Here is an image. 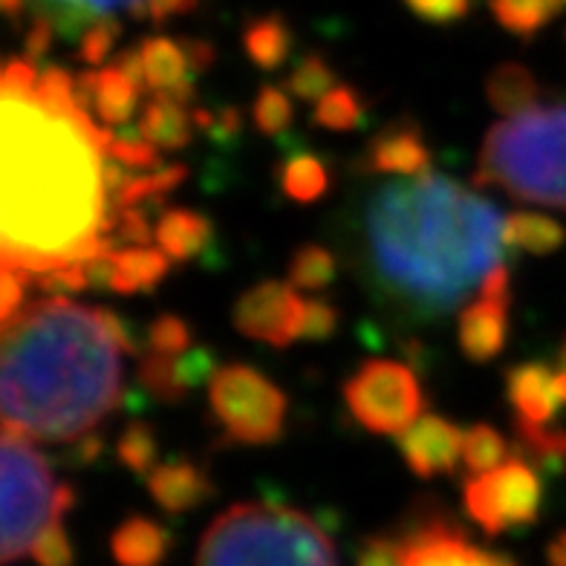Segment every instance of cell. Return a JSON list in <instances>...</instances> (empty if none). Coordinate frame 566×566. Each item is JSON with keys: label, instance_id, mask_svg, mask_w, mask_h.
Wrapping results in <instances>:
<instances>
[{"label": "cell", "instance_id": "db71d44e", "mask_svg": "<svg viewBox=\"0 0 566 566\" xmlns=\"http://www.w3.org/2000/svg\"><path fill=\"white\" fill-rule=\"evenodd\" d=\"M0 7H3L9 21L18 23L23 18V12H27V0H0Z\"/></svg>", "mask_w": 566, "mask_h": 566}, {"label": "cell", "instance_id": "7bdbcfd3", "mask_svg": "<svg viewBox=\"0 0 566 566\" xmlns=\"http://www.w3.org/2000/svg\"><path fill=\"white\" fill-rule=\"evenodd\" d=\"M113 234L116 240H125L130 247H145L148 240H154V229L145 214V209H122L113 217Z\"/></svg>", "mask_w": 566, "mask_h": 566}, {"label": "cell", "instance_id": "4316f807", "mask_svg": "<svg viewBox=\"0 0 566 566\" xmlns=\"http://www.w3.org/2000/svg\"><path fill=\"white\" fill-rule=\"evenodd\" d=\"M361 122H365V98L350 84L333 87L313 107V125L324 127V130H333V134L356 130Z\"/></svg>", "mask_w": 566, "mask_h": 566}, {"label": "cell", "instance_id": "e0dca14e", "mask_svg": "<svg viewBox=\"0 0 566 566\" xmlns=\"http://www.w3.org/2000/svg\"><path fill=\"white\" fill-rule=\"evenodd\" d=\"M148 492L163 512L186 514L214 494V483L195 462H163L148 474Z\"/></svg>", "mask_w": 566, "mask_h": 566}, {"label": "cell", "instance_id": "f546056e", "mask_svg": "<svg viewBox=\"0 0 566 566\" xmlns=\"http://www.w3.org/2000/svg\"><path fill=\"white\" fill-rule=\"evenodd\" d=\"M177 358L179 356H165V353H154V350H148L145 356H142V365H139L142 388L148 390V394L163 405H179L188 394H191L186 381H182V376H179Z\"/></svg>", "mask_w": 566, "mask_h": 566}, {"label": "cell", "instance_id": "4fadbf2b", "mask_svg": "<svg viewBox=\"0 0 566 566\" xmlns=\"http://www.w3.org/2000/svg\"><path fill=\"white\" fill-rule=\"evenodd\" d=\"M365 163L373 174L422 177L431 171V148L417 122H390L370 139Z\"/></svg>", "mask_w": 566, "mask_h": 566}, {"label": "cell", "instance_id": "ac0fdd59", "mask_svg": "<svg viewBox=\"0 0 566 566\" xmlns=\"http://www.w3.org/2000/svg\"><path fill=\"white\" fill-rule=\"evenodd\" d=\"M111 552L119 566H163L171 552V532L145 514H134L111 535Z\"/></svg>", "mask_w": 566, "mask_h": 566}, {"label": "cell", "instance_id": "f907efd6", "mask_svg": "<svg viewBox=\"0 0 566 566\" xmlns=\"http://www.w3.org/2000/svg\"><path fill=\"white\" fill-rule=\"evenodd\" d=\"M46 7H75L84 9L90 15H113L119 7V0H35V9H46Z\"/></svg>", "mask_w": 566, "mask_h": 566}, {"label": "cell", "instance_id": "603a6c76", "mask_svg": "<svg viewBox=\"0 0 566 566\" xmlns=\"http://www.w3.org/2000/svg\"><path fill=\"white\" fill-rule=\"evenodd\" d=\"M295 46V35L286 18L272 12V15H261L249 21L243 30V50H247L249 61L254 67H261L263 73H275L281 70L292 55Z\"/></svg>", "mask_w": 566, "mask_h": 566}, {"label": "cell", "instance_id": "5bb4252c", "mask_svg": "<svg viewBox=\"0 0 566 566\" xmlns=\"http://www.w3.org/2000/svg\"><path fill=\"white\" fill-rule=\"evenodd\" d=\"M506 396L514 422L549 424L564 405L558 396V370L544 361H523L506 373Z\"/></svg>", "mask_w": 566, "mask_h": 566}, {"label": "cell", "instance_id": "f6af8a7d", "mask_svg": "<svg viewBox=\"0 0 566 566\" xmlns=\"http://www.w3.org/2000/svg\"><path fill=\"white\" fill-rule=\"evenodd\" d=\"M358 566H402L399 537H367L361 555H358Z\"/></svg>", "mask_w": 566, "mask_h": 566}, {"label": "cell", "instance_id": "7a4b0ae2", "mask_svg": "<svg viewBox=\"0 0 566 566\" xmlns=\"http://www.w3.org/2000/svg\"><path fill=\"white\" fill-rule=\"evenodd\" d=\"M494 202L442 174L399 177L358 214V266L381 304L408 321L454 313L503 254Z\"/></svg>", "mask_w": 566, "mask_h": 566}, {"label": "cell", "instance_id": "60d3db41", "mask_svg": "<svg viewBox=\"0 0 566 566\" xmlns=\"http://www.w3.org/2000/svg\"><path fill=\"white\" fill-rule=\"evenodd\" d=\"M338 324H342V313H338L336 304L321 298L306 301L301 338H306V342H329L338 333Z\"/></svg>", "mask_w": 566, "mask_h": 566}, {"label": "cell", "instance_id": "83f0119b", "mask_svg": "<svg viewBox=\"0 0 566 566\" xmlns=\"http://www.w3.org/2000/svg\"><path fill=\"white\" fill-rule=\"evenodd\" d=\"M509 460H512V446H509L506 437L494 424L478 422L465 431V440H462V462H465L471 478L497 469V465H503Z\"/></svg>", "mask_w": 566, "mask_h": 566}, {"label": "cell", "instance_id": "f35d334b", "mask_svg": "<svg viewBox=\"0 0 566 566\" xmlns=\"http://www.w3.org/2000/svg\"><path fill=\"white\" fill-rule=\"evenodd\" d=\"M32 283L38 290L46 292L50 298H67L73 292H82L90 286L87 266L84 263H67V266L50 269V272H41V275H32Z\"/></svg>", "mask_w": 566, "mask_h": 566}, {"label": "cell", "instance_id": "277c9868", "mask_svg": "<svg viewBox=\"0 0 566 566\" xmlns=\"http://www.w3.org/2000/svg\"><path fill=\"white\" fill-rule=\"evenodd\" d=\"M474 186L566 209V105H537L497 122L480 148Z\"/></svg>", "mask_w": 566, "mask_h": 566}, {"label": "cell", "instance_id": "7c38bea8", "mask_svg": "<svg viewBox=\"0 0 566 566\" xmlns=\"http://www.w3.org/2000/svg\"><path fill=\"white\" fill-rule=\"evenodd\" d=\"M462 440L465 433L454 422L424 413L408 431L399 433V451L417 478L431 480L457 469V462L462 460Z\"/></svg>", "mask_w": 566, "mask_h": 566}, {"label": "cell", "instance_id": "681fc988", "mask_svg": "<svg viewBox=\"0 0 566 566\" xmlns=\"http://www.w3.org/2000/svg\"><path fill=\"white\" fill-rule=\"evenodd\" d=\"M111 67H116L122 75H127V78H130L136 87L145 90V64H142L139 46H130V50H122V53H116V59H113Z\"/></svg>", "mask_w": 566, "mask_h": 566}, {"label": "cell", "instance_id": "b9f144b4", "mask_svg": "<svg viewBox=\"0 0 566 566\" xmlns=\"http://www.w3.org/2000/svg\"><path fill=\"white\" fill-rule=\"evenodd\" d=\"M32 283L30 272H21V269L3 266V275H0V318L9 321L12 315H18L27 306V286Z\"/></svg>", "mask_w": 566, "mask_h": 566}, {"label": "cell", "instance_id": "f5cc1de1", "mask_svg": "<svg viewBox=\"0 0 566 566\" xmlns=\"http://www.w3.org/2000/svg\"><path fill=\"white\" fill-rule=\"evenodd\" d=\"M546 558H549L552 566H566V532H560L555 541L546 549Z\"/></svg>", "mask_w": 566, "mask_h": 566}, {"label": "cell", "instance_id": "f1b7e54d", "mask_svg": "<svg viewBox=\"0 0 566 566\" xmlns=\"http://www.w3.org/2000/svg\"><path fill=\"white\" fill-rule=\"evenodd\" d=\"M281 186L295 202H315L329 191V168L315 154H295L283 163Z\"/></svg>", "mask_w": 566, "mask_h": 566}, {"label": "cell", "instance_id": "9f6ffc18", "mask_svg": "<svg viewBox=\"0 0 566 566\" xmlns=\"http://www.w3.org/2000/svg\"><path fill=\"white\" fill-rule=\"evenodd\" d=\"M558 3H560V7H566V0H558Z\"/></svg>", "mask_w": 566, "mask_h": 566}, {"label": "cell", "instance_id": "836d02e7", "mask_svg": "<svg viewBox=\"0 0 566 566\" xmlns=\"http://www.w3.org/2000/svg\"><path fill=\"white\" fill-rule=\"evenodd\" d=\"M333 87H338L336 70L329 67V61L318 53L304 55L286 75V90L301 102H321Z\"/></svg>", "mask_w": 566, "mask_h": 566}, {"label": "cell", "instance_id": "9c48e42d", "mask_svg": "<svg viewBox=\"0 0 566 566\" xmlns=\"http://www.w3.org/2000/svg\"><path fill=\"white\" fill-rule=\"evenodd\" d=\"M544 500L541 474L526 457H512L497 469L465 480L462 503L485 535H503L537 521Z\"/></svg>", "mask_w": 566, "mask_h": 566}, {"label": "cell", "instance_id": "cb8c5ba5", "mask_svg": "<svg viewBox=\"0 0 566 566\" xmlns=\"http://www.w3.org/2000/svg\"><path fill=\"white\" fill-rule=\"evenodd\" d=\"M142 87H136L127 75L116 67L96 70V96H93V111L96 119L105 127H122L134 119L139 107Z\"/></svg>", "mask_w": 566, "mask_h": 566}, {"label": "cell", "instance_id": "bcb514c9", "mask_svg": "<svg viewBox=\"0 0 566 566\" xmlns=\"http://www.w3.org/2000/svg\"><path fill=\"white\" fill-rule=\"evenodd\" d=\"M55 35H59V32H55L53 21L46 15H41V12H32L30 30H27V38H23V53H27V59H44V55L50 53V46H53Z\"/></svg>", "mask_w": 566, "mask_h": 566}, {"label": "cell", "instance_id": "74e56055", "mask_svg": "<svg viewBox=\"0 0 566 566\" xmlns=\"http://www.w3.org/2000/svg\"><path fill=\"white\" fill-rule=\"evenodd\" d=\"M107 157H111L113 163L125 165V168H130V171L136 174H148L163 168V163H159V150L154 148L150 142L142 139V136L139 139H119V136L111 134V142H107Z\"/></svg>", "mask_w": 566, "mask_h": 566}, {"label": "cell", "instance_id": "e575fe53", "mask_svg": "<svg viewBox=\"0 0 566 566\" xmlns=\"http://www.w3.org/2000/svg\"><path fill=\"white\" fill-rule=\"evenodd\" d=\"M292 116H295V111H292L286 90L275 87V84H266V87L258 90L252 105V122L263 136L283 134L290 127Z\"/></svg>", "mask_w": 566, "mask_h": 566}, {"label": "cell", "instance_id": "d6a6232c", "mask_svg": "<svg viewBox=\"0 0 566 566\" xmlns=\"http://www.w3.org/2000/svg\"><path fill=\"white\" fill-rule=\"evenodd\" d=\"M116 457L125 465L127 471L134 474H148V471L157 469V457H159V440L157 431L150 428L148 422H130L122 431L119 442H116Z\"/></svg>", "mask_w": 566, "mask_h": 566}, {"label": "cell", "instance_id": "4dcf8cb0", "mask_svg": "<svg viewBox=\"0 0 566 566\" xmlns=\"http://www.w3.org/2000/svg\"><path fill=\"white\" fill-rule=\"evenodd\" d=\"M338 261L336 254L329 252L321 243H304L301 249L292 252L290 261V283L295 290H327L329 283L336 281Z\"/></svg>", "mask_w": 566, "mask_h": 566}, {"label": "cell", "instance_id": "9a60e30c", "mask_svg": "<svg viewBox=\"0 0 566 566\" xmlns=\"http://www.w3.org/2000/svg\"><path fill=\"white\" fill-rule=\"evenodd\" d=\"M509 306H512V301L492 298V295L478 292V298L462 310L457 342L471 361L483 365V361H492L503 353L509 338Z\"/></svg>", "mask_w": 566, "mask_h": 566}, {"label": "cell", "instance_id": "3957f363", "mask_svg": "<svg viewBox=\"0 0 566 566\" xmlns=\"http://www.w3.org/2000/svg\"><path fill=\"white\" fill-rule=\"evenodd\" d=\"M136 353L111 310L41 298L3 321V431L35 442H78L122 399V356Z\"/></svg>", "mask_w": 566, "mask_h": 566}, {"label": "cell", "instance_id": "816d5d0a", "mask_svg": "<svg viewBox=\"0 0 566 566\" xmlns=\"http://www.w3.org/2000/svg\"><path fill=\"white\" fill-rule=\"evenodd\" d=\"M243 127V116H240L238 107H220L214 113V122H211V136H217L220 142H231V136L240 134Z\"/></svg>", "mask_w": 566, "mask_h": 566}, {"label": "cell", "instance_id": "ee69618b", "mask_svg": "<svg viewBox=\"0 0 566 566\" xmlns=\"http://www.w3.org/2000/svg\"><path fill=\"white\" fill-rule=\"evenodd\" d=\"M413 15L431 23H454L469 12V0H405Z\"/></svg>", "mask_w": 566, "mask_h": 566}, {"label": "cell", "instance_id": "2e32d148", "mask_svg": "<svg viewBox=\"0 0 566 566\" xmlns=\"http://www.w3.org/2000/svg\"><path fill=\"white\" fill-rule=\"evenodd\" d=\"M145 64V87L154 96L174 98L179 105H191L197 96L195 73L188 67L186 50L168 35H150L139 44Z\"/></svg>", "mask_w": 566, "mask_h": 566}, {"label": "cell", "instance_id": "5b68a950", "mask_svg": "<svg viewBox=\"0 0 566 566\" xmlns=\"http://www.w3.org/2000/svg\"><path fill=\"white\" fill-rule=\"evenodd\" d=\"M195 566H338L336 546L301 509L238 503L217 514Z\"/></svg>", "mask_w": 566, "mask_h": 566}, {"label": "cell", "instance_id": "d4e9b609", "mask_svg": "<svg viewBox=\"0 0 566 566\" xmlns=\"http://www.w3.org/2000/svg\"><path fill=\"white\" fill-rule=\"evenodd\" d=\"M503 240H506V247L523 249L530 254H552L555 249L564 247L566 229L552 217L514 211L503 223Z\"/></svg>", "mask_w": 566, "mask_h": 566}, {"label": "cell", "instance_id": "44dd1931", "mask_svg": "<svg viewBox=\"0 0 566 566\" xmlns=\"http://www.w3.org/2000/svg\"><path fill=\"white\" fill-rule=\"evenodd\" d=\"M485 98L500 116H521L541 105V84L530 67L517 61H503L485 75Z\"/></svg>", "mask_w": 566, "mask_h": 566}, {"label": "cell", "instance_id": "11a10c76", "mask_svg": "<svg viewBox=\"0 0 566 566\" xmlns=\"http://www.w3.org/2000/svg\"><path fill=\"white\" fill-rule=\"evenodd\" d=\"M558 367L560 370H566V338L560 342V347H558Z\"/></svg>", "mask_w": 566, "mask_h": 566}, {"label": "cell", "instance_id": "8992f818", "mask_svg": "<svg viewBox=\"0 0 566 566\" xmlns=\"http://www.w3.org/2000/svg\"><path fill=\"white\" fill-rule=\"evenodd\" d=\"M3 469V546L0 560L12 566L55 521H64L75 503L73 485L59 483L44 454L21 433L3 431L0 440Z\"/></svg>", "mask_w": 566, "mask_h": 566}, {"label": "cell", "instance_id": "7dc6e473", "mask_svg": "<svg viewBox=\"0 0 566 566\" xmlns=\"http://www.w3.org/2000/svg\"><path fill=\"white\" fill-rule=\"evenodd\" d=\"M179 44H182V50H186L188 67H191V73H195V78L206 73V70L217 61V50L206 41V38H179Z\"/></svg>", "mask_w": 566, "mask_h": 566}, {"label": "cell", "instance_id": "ffe728a7", "mask_svg": "<svg viewBox=\"0 0 566 566\" xmlns=\"http://www.w3.org/2000/svg\"><path fill=\"white\" fill-rule=\"evenodd\" d=\"M211 220L195 209H168L157 220L154 240L174 263L195 261L211 243Z\"/></svg>", "mask_w": 566, "mask_h": 566}, {"label": "cell", "instance_id": "30bf717a", "mask_svg": "<svg viewBox=\"0 0 566 566\" xmlns=\"http://www.w3.org/2000/svg\"><path fill=\"white\" fill-rule=\"evenodd\" d=\"M306 301L292 283L263 281L247 290L234 304L231 324L240 336L263 342L269 347H290L301 338Z\"/></svg>", "mask_w": 566, "mask_h": 566}, {"label": "cell", "instance_id": "c3c4849f", "mask_svg": "<svg viewBox=\"0 0 566 566\" xmlns=\"http://www.w3.org/2000/svg\"><path fill=\"white\" fill-rule=\"evenodd\" d=\"M200 7V0H148V18L154 23H165L171 18L188 15Z\"/></svg>", "mask_w": 566, "mask_h": 566}, {"label": "cell", "instance_id": "484cf974", "mask_svg": "<svg viewBox=\"0 0 566 566\" xmlns=\"http://www.w3.org/2000/svg\"><path fill=\"white\" fill-rule=\"evenodd\" d=\"M521 457H530L535 469L560 474L566 471V428H549V424L514 422Z\"/></svg>", "mask_w": 566, "mask_h": 566}, {"label": "cell", "instance_id": "1f68e13d", "mask_svg": "<svg viewBox=\"0 0 566 566\" xmlns=\"http://www.w3.org/2000/svg\"><path fill=\"white\" fill-rule=\"evenodd\" d=\"M492 9L503 30H509L512 35L532 38L558 15L560 3L558 0H494Z\"/></svg>", "mask_w": 566, "mask_h": 566}, {"label": "cell", "instance_id": "7402d4cb", "mask_svg": "<svg viewBox=\"0 0 566 566\" xmlns=\"http://www.w3.org/2000/svg\"><path fill=\"white\" fill-rule=\"evenodd\" d=\"M195 113L174 98L154 96L142 107L139 136L157 150H182L195 139Z\"/></svg>", "mask_w": 566, "mask_h": 566}, {"label": "cell", "instance_id": "6da1fadb", "mask_svg": "<svg viewBox=\"0 0 566 566\" xmlns=\"http://www.w3.org/2000/svg\"><path fill=\"white\" fill-rule=\"evenodd\" d=\"M3 98V266L41 275L113 252L107 197V142L75 102V75L38 73L30 59H9Z\"/></svg>", "mask_w": 566, "mask_h": 566}, {"label": "cell", "instance_id": "ba28073f", "mask_svg": "<svg viewBox=\"0 0 566 566\" xmlns=\"http://www.w3.org/2000/svg\"><path fill=\"white\" fill-rule=\"evenodd\" d=\"M344 402L361 428L399 437L424 417V394L417 373L394 358H370L344 381Z\"/></svg>", "mask_w": 566, "mask_h": 566}, {"label": "cell", "instance_id": "8fae6325", "mask_svg": "<svg viewBox=\"0 0 566 566\" xmlns=\"http://www.w3.org/2000/svg\"><path fill=\"white\" fill-rule=\"evenodd\" d=\"M402 566H514L480 549L446 517H422L399 537Z\"/></svg>", "mask_w": 566, "mask_h": 566}, {"label": "cell", "instance_id": "d6986e66", "mask_svg": "<svg viewBox=\"0 0 566 566\" xmlns=\"http://www.w3.org/2000/svg\"><path fill=\"white\" fill-rule=\"evenodd\" d=\"M171 258L163 249L127 247L111 254V286L107 290L119 295H136V292H154L165 281Z\"/></svg>", "mask_w": 566, "mask_h": 566}, {"label": "cell", "instance_id": "ab89813d", "mask_svg": "<svg viewBox=\"0 0 566 566\" xmlns=\"http://www.w3.org/2000/svg\"><path fill=\"white\" fill-rule=\"evenodd\" d=\"M30 558L38 566H73V544L64 530V521H55L44 535L38 537Z\"/></svg>", "mask_w": 566, "mask_h": 566}, {"label": "cell", "instance_id": "d590c367", "mask_svg": "<svg viewBox=\"0 0 566 566\" xmlns=\"http://www.w3.org/2000/svg\"><path fill=\"white\" fill-rule=\"evenodd\" d=\"M122 35L119 21L113 15H98L96 21L90 23L84 30L82 41H78V55H82L84 64L90 67H98L111 59V53H116V41Z\"/></svg>", "mask_w": 566, "mask_h": 566}, {"label": "cell", "instance_id": "8d00e7d4", "mask_svg": "<svg viewBox=\"0 0 566 566\" xmlns=\"http://www.w3.org/2000/svg\"><path fill=\"white\" fill-rule=\"evenodd\" d=\"M191 344H195V336H191V327H188L186 318L165 313V315H159V318L150 321L148 347L154 353H165V356H182V353L191 350Z\"/></svg>", "mask_w": 566, "mask_h": 566}, {"label": "cell", "instance_id": "52a82bcc", "mask_svg": "<svg viewBox=\"0 0 566 566\" xmlns=\"http://www.w3.org/2000/svg\"><path fill=\"white\" fill-rule=\"evenodd\" d=\"M209 405L226 440L234 446H272L283 437L286 396L249 365H226L209 381Z\"/></svg>", "mask_w": 566, "mask_h": 566}]
</instances>
